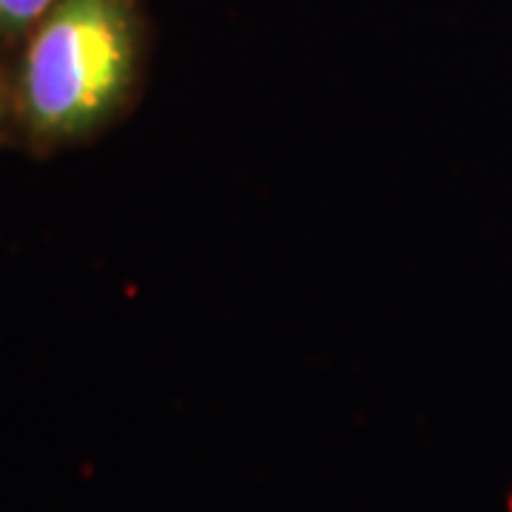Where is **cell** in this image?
I'll use <instances>...</instances> for the list:
<instances>
[{
  "mask_svg": "<svg viewBox=\"0 0 512 512\" xmlns=\"http://www.w3.org/2000/svg\"><path fill=\"white\" fill-rule=\"evenodd\" d=\"M148 60L143 0H57L9 63L15 146L46 160L97 143L140 106Z\"/></svg>",
  "mask_w": 512,
  "mask_h": 512,
  "instance_id": "obj_1",
  "label": "cell"
},
{
  "mask_svg": "<svg viewBox=\"0 0 512 512\" xmlns=\"http://www.w3.org/2000/svg\"><path fill=\"white\" fill-rule=\"evenodd\" d=\"M57 0H0V60L12 63L20 43Z\"/></svg>",
  "mask_w": 512,
  "mask_h": 512,
  "instance_id": "obj_2",
  "label": "cell"
},
{
  "mask_svg": "<svg viewBox=\"0 0 512 512\" xmlns=\"http://www.w3.org/2000/svg\"><path fill=\"white\" fill-rule=\"evenodd\" d=\"M0 146H15L12 134V80L9 63L0 60Z\"/></svg>",
  "mask_w": 512,
  "mask_h": 512,
  "instance_id": "obj_3",
  "label": "cell"
}]
</instances>
